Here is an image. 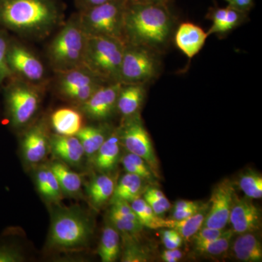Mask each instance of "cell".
Instances as JSON below:
<instances>
[{"label":"cell","mask_w":262,"mask_h":262,"mask_svg":"<svg viewBox=\"0 0 262 262\" xmlns=\"http://www.w3.org/2000/svg\"><path fill=\"white\" fill-rule=\"evenodd\" d=\"M56 87L65 99L83 103L103 84H106L84 67L56 73Z\"/></svg>","instance_id":"10"},{"label":"cell","mask_w":262,"mask_h":262,"mask_svg":"<svg viewBox=\"0 0 262 262\" xmlns=\"http://www.w3.org/2000/svg\"><path fill=\"white\" fill-rule=\"evenodd\" d=\"M49 144L53 155L70 165H79L85 155L83 147L76 136L53 134L50 136Z\"/></svg>","instance_id":"18"},{"label":"cell","mask_w":262,"mask_h":262,"mask_svg":"<svg viewBox=\"0 0 262 262\" xmlns=\"http://www.w3.org/2000/svg\"><path fill=\"white\" fill-rule=\"evenodd\" d=\"M51 122L56 134L73 136L83 127V115L80 110L73 108H61L52 114Z\"/></svg>","instance_id":"20"},{"label":"cell","mask_w":262,"mask_h":262,"mask_svg":"<svg viewBox=\"0 0 262 262\" xmlns=\"http://www.w3.org/2000/svg\"><path fill=\"white\" fill-rule=\"evenodd\" d=\"M238 186L241 190L249 199H260L262 196V177L261 174L248 170L239 177Z\"/></svg>","instance_id":"33"},{"label":"cell","mask_w":262,"mask_h":262,"mask_svg":"<svg viewBox=\"0 0 262 262\" xmlns=\"http://www.w3.org/2000/svg\"><path fill=\"white\" fill-rule=\"evenodd\" d=\"M144 199L149 205L153 211L159 216L171 208V204L168 198L160 189L155 187H146L144 193Z\"/></svg>","instance_id":"34"},{"label":"cell","mask_w":262,"mask_h":262,"mask_svg":"<svg viewBox=\"0 0 262 262\" xmlns=\"http://www.w3.org/2000/svg\"><path fill=\"white\" fill-rule=\"evenodd\" d=\"M8 63L13 76L37 85L48 83L44 63L34 52L15 38L10 39Z\"/></svg>","instance_id":"11"},{"label":"cell","mask_w":262,"mask_h":262,"mask_svg":"<svg viewBox=\"0 0 262 262\" xmlns=\"http://www.w3.org/2000/svg\"><path fill=\"white\" fill-rule=\"evenodd\" d=\"M118 130L121 145L125 146L128 152L145 160L157 179H160L159 161L140 113L124 118Z\"/></svg>","instance_id":"9"},{"label":"cell","mask_w":262,"mask_h":262,"mask_svg":"<svg viewBox=\"0 0 262 262\" xmlns=\"http://www.w3.org/2000/svg\"><path fill=\"white\" fill-rule=\"evenodd\" d=\"M162 55L143 46L125 44L120 67L121 84H149L159 77Z\"/></svg>","instance_id":"8"},{"label":"cell","mask_w":262,"mask_h":262,"mask_svg":"<svg viewBox=\"0 0 262 262\" xmlns=\"http://www.w3.org/2000/svg\"><path fill=\"white\" fill-rule=\"evenodd\" d=\"M235 188L230 179L219 183L208 202V211L203 227L224 229L229 223V214L235 196Z\"/></svg>","instance_id":"12"},{"label":"cell","mask_w":262,"mask_h":262,"mask_svg":"<svg viewBox=\"0 0 262 262\" xmlns=\"http://www.w3.org/2000/svg\"><path fill=\"white\" fill-rule=\"evenodd\" d=\"M149 258L148 251L139 246L135 239H125L121 261L145 262L149 261Z\"/></svg>","instance_id":"37"},{"label":"cell","mask_w":262,"mask_h":262,"mask_svg":"<svg viewBox=\"0 0 262 262\" xmlns=\"http://www.w3.org/2000/svg\"><path fill=\"white\" fill-rule=\"evenodd\" d=\"M48 167L58 179L62 192L70 195L80 192L82 179L78 173L71 170L62 162H53Z\"/></svg>","instance_id":"28"},{"label":"cell","mask_w":262,"mask_h":262,"mask_svg":"<svg viewBox=\"0 0 262 262\" xmlns=\"http://www.w3.org/2000/svg\"><path fill=\"white\" fill-rule=\"evenodd\" d=\"M145 181L136 174H124L115 186L111 201L123 200L130 203L137 198H141L146 189Z\"/></svg>","instance_id":"24"},{"label":"cell","mask_w":262,"mask_h":262,"mask_svg":"<svg viewBox=\"0 0 262 262\" xmlns=\"http://www.w3.org/2000/svg\"><path fill=\"white\" fill-rule=\"evenodd\" d=\"M232 253L239 261L261 262L262 244L256 232L239 234L232 246Z\"/></svg>","instance_id":"22"},{"label":"cell","mask_w":262,"mask_h":262,"mask_svg":"<svg viewBox=\"0 0 262 262\" xmlns=\"http://www.w3.org/2000/svg\"><path fill=\"white\" fill-rule=\"evenodd\" d=\"M173 0H127L130 4H165L171 5Z\"/></svg>","instance_id":"45"},{"label":"cell","mask_w":262,"mask_h":262,"mask_svg":"<svg viewBox=\"0 0 262 262\" xmlns=\"http://www.w3.org/2000/svg\"><path fill=\"white\" fill-rule=\"evenodd\" d=\"M108 218L110 222L125 239L137 238L144 226L131 207L130 203L123 200L112 202Z\"/></svg>","instance_id":"16"},{"label":"cell","mask_w":262,"mask_h":262,"mask_svg":"<svg viewBox=\"0 0 262 262\" xmlns=\"http://www.w3.org/2000/svg\"><path fill=\"white\" fill-rule=\"evenodd\" d=\"M98 253L103 262L117 261L120 253V234L112 224L105 226Z\"/></svg>","instance_id":"26"},{"label":"cell","mask_w":262,"mask_h":262,"mask_svg":"<svg viewBox=\"0 0 262 262\" xmlns=\"http://www.w3.org/2000/svg\"><path fill=\"white\" fill-rule=\"evenodd\" d=\"M208 204H205L196 213L182 220H165V228L175 229L183 239H190L204 224Z\"/></svg>","instance_id":"25"},{"label":"cell","mask_w":262,"mask_h":262,"mask_svg":"<svg viewBox=\"0 0 262 262\" xmlns=\"http://www.w3.org/2000/svg\"><path fill=\"white\" fill-rule=\"evenodd\" d=\"M229 222L234 233L256 232L261 229V212L251 199L239 198L236 194L229 214Z\"/></svg>","instance_id":"14"},{"label":"cell","mask_w":262,"mask_h":262,"mask_svg":"<svg viewBox=\"0 0 262 262\" xmlns=\"http://www.w3.org/2000/svg\"><path fill=\"white\" fill-rule=\"evenodd\" d=\"M229 5L239 11L248 13L254 7V0H234L232 4Z\"/></svg>","instance_id":"43"},{"label":"cell","mask_w":262,"mask_h":262,"mask_svg":"<svg viewBox=\"0 0 262 262\" xmlns=\"http://www.w3.org/2000/svg\"><path fill=\"white\" fill-rule=\"evenodd\" d=\"M87 39L76 13L65 20L48 45L47 56L53 72L60 73L83 67Z\"/></svg>","instance_id":"3"},{"label":"cell","mask_w":262,"mask_h":262,"mask_svg":"<svg viewBox=\"0 0 262 262\" xmlns=\"http://www.w3.org/2000/svg\"><path fill=\"white\" fill-rule=\"evenodd\" d=\"M208 34L201 27L191 22H184L177 27L173 40L177 47L192 59L204 46Z\"/></svg>","instance_id":"17"},{"label":"cell","mask_w":262,"mask_h":262,"mask_svg":"<svg viewBox=\"0 0 262 262\" xmlns=\"http://www.w3.org/2000/svg\"><path fill=\"white\" fill-rule=\"evenodd\" d=\"M225 229H220L211 228V227H202L194 235L192 236L193 244H202V243L209 242L219 238L225 232Z\"/></svg>","instance_id":"38"},{"label":"cell","mask_w":262,"mask_h":262,"mask_svg":"<svg viewBox=\"0 0 262 262\" xmlns=\"http://www.w3.org/2000/svg\"><path fill=\"white\" fill-rule=\"evenodd\" d=\"M122 166L127 173L136 174L144 179L147 184L154 183L155 177L147 163L138 155L127 152L121 159Z\"/></svg>","instance_id":"32"},{"label":"cell","mask_w":262,"mask_h":262,"mask_svg":"<svg viewBox=\"0 0 262 262\" xmlns=\"http://www.w3.org/2000/svg\"><path fill=\"white\" fill-rule=\"evenodd\" d=\"M45 88L14 76L7 81L4 89L5 108L12 126L22 129L30 125L40 106Z\"/></svg>","instance_id":"5"},{"label":"cell","mask_w":262,"mask_h":262,"mask_svg":"<svg viewBox=\"0 0 262 262\" xmlns=\"http://www.w3.org/2000/svg\"><path fill=\"white\" fill-rule=\"evenodd\" d=\"M248 19V13L232 8L230 5H227V13L225 19L217 29L215 34L223 37L229 34L234 29L237 28L239 26L242 25Z\"/></svg>","instance_id":"35"},{"label":"cell","mask_w":262,"mask_h":262,"mask_svg":"<svg viewBox=\"0 0 262 262\" xmlns=\"http://www.w3.org/2000/svg\"><path fill=\"white\" fill-rule=\"evenodd\" d=\"M49 140L46 124L43 120L29 126L21 141L24 160L32 165L42 162L47 155Z\"/></svg>","instance_id":"15"},{"label":"cell","mask_w":262,"mask_h":262,"mask_svg":"<svg viewBox=\"0 0 262 262\" xmlns=\"http://www.w3.org/2000/svg\"><path fill=\"white\" fill-rule=\"evenodd\" d=\"M58 0H0V29L29 40H43L64 24Z\"/></svg>","instance_id":"1"},{"label":"cell","mask_w":262,"mask_h":262,"mask_svg":"<svg viewBox=\"0 0 262 262\" xmlns=\"http://www.w3.org/2000/svg\"><path fill=\"white\" fill-rule=\"evenodd\" d=\"M130 205L144 227L152 229L165 228V219L157 215L144 198H137L130 202Z\"/></svg>","instance_id":"30"},{"label":"cell","mask_w":262,"mask_h":262,"mask_svg":"<svg viewBox=\"0 0 262 262\" xmlns=\"http://www.w3.org/2000/svg\"><path fill=\"white\" fill-rule=\"evenodd\" d=\"M11 37L4 29H0V85L13 77L8 63V52Z\"/></svg>","instance_id":"36"},{"label":"cell","mask_w":262,"mask_h":262,"mask_svg":"<svg viewBox=\"0 0 262 262\" xmlns=\"http://www.w3.org/2000/svg\"><path fill=\"white\" fill-rule=\"evenodd\" d=\"M234 234V232L232 229L226 230L225 233L219 238L209 242L194 244V250L196 253L203 256H211V257L222 256L228 251Z\"/></svg>","instance_id":"31"},{"label":"cell","mask_w":262,"mask_h":262,"mask_svg":"<svg viewBox=\"0 0 262 262\" xmlns=\"http://www.w3.org/2000/svg\"><path fill=\"white\" fill-rule=\"evenodd\" d=\"M183 253L178 248L166 249L161 254V258L165 262H177L182 259Z\"/></svg>","instance_id":"41"},{"label":"cell","mask_w":262,"mask_h":262,"mask_svg":"<svg viewBox=\"0 0 262 262\" xmlns=\"http://www.w3.org/2000/svg\"><path fill=\"white\" fill-rule=\"evenodd\" d=\"M146 95L145 84H122L117 97V111L122 119L140 113Z\"/></svg>","instance_id":"19"},{"label":"cell","mask_w":262,"mask_h":262,"mask_svg":"<svg viewBox=\"0 0 262 262\" xmlns=\"http://www.w3.org/2000/svg\"><path fill=\"white\" fill-rule=\"evenodd\" d=\"M203 203L201 202L192 201H177L173 206V211H179V210L187 209V208H193V207L201 206Z\"/></svg>","instance_id":"44"},{"label":"cell","mask_w":262,"mask_h":262,"mask_svg":"<svg viewBox=\"0 0 262 262\" xmlns=\"http://www.w3.org/2000/svg\"><path fill=\"white\" fill-rule=\"evenodd\" d=\"M127 5V0H110L77 11L84 34L88 37L113 38L125 44V18Z\"/></svg>","instance_id":"4"},{"label":"cell","mask_w":262,"mask_h":262,"mask_svg":"<svg viewBox=\"0 0 262 262\" xmlns=\"http://www.w3.org/2000/svg\"><path fill=\"white\" fill-rule=\"evenodd\" d=\"M120 136L118 127L113 129L102 145L95 155L96 168L102 172H110L116 168L120 155Z\"/></svg>","instance_id":"21"},{"label":"cell","mask_w":262,"mask_h":262,"mask_svg":"<svg viewBox=\"0 0 262 262\" xmlns=\"http://www.w3.org/2000/svg\"><path fill=\"white\" fill-rule=\"evenodd\" d=\"M204 205H202L201 206L187 208V209L179 210V211H173L171 219L173 220H184V219H187L188 217L196 213L201 208H203Z\"/></svg>","instance_id":"40"},{"label":"cell","mask_w":262,"mask_h":262,"mask_svg":"<svg viewBox=\"0 0 262 262\" xmlns=\"http://www.w3.org/2000/svg\"><path fill=\"white\" fill-rule=\"evenodd\" d=\"M171 5L130 4L125 18V44L165 54L173 40L177 19Z\"/></svg>","instance_id":"2"},{"label":"cell","mask_w":262,"mask_h":262,"mask_svg":"<svg viewBox=\"0 0 262 262\" xmlns=\"http://www.w3.org/2000/svg\"><path fill=\"white\" fill-rule=\"evenodd\" d=\"M92 225L83 212L66 208L55 212L52 219L49 243L55 248L72 249L89 242Z\"/></svg>","instance_id":"7"},{"label":"cell","mask_w":262,"mask_h":262,"mask_svg":"<svg viewBox=\"0 0 262 262\" xmlns=\"http://www.w3.org/2000/svg\"><path fill=\"white\" fill-rule=\"evenodd\" d=\"M110 0H75V4L78 11H82L97 5L107 3Z\"/></svg>","instance_id":"42"},{"label":"cell","mask_w":262,"mask_h":262,"mask_svg":"<svg viewBox=\"0 0 262 262\" xmlns=\"http://www.w3.org/2000/svg\"><path fill=\"white\" fill-rule=\"evenodd\" d=\"M125 45L106 37H88L83 67L106 83L120 82Z\"/></svg>","instance_id":"6"},{"label":"cell","mask_w":262,"mask_h":262,"mask_svg":"<svg viewBox=\"0 0 262 262\" xmlns=\"http://www.w3.org/2000/svg\"><path fill=\"white\" fill-rule=\"evenodd\" d=\"M120 82L103 84L80 105L82 115L95 121H106L117 111V101L121 89Z\"/></svg>","instance_id":"13"},{"label":"cell","mask_w":262,"mask_h":262,"mask_svg":"<svg viewBox=\"0 0 262 262\" xmlns=\"http://www.w3.org/2000/svg\"><path fill=\"white\" fill-rule=\"evenodd\" d=\"M113 130V129L107 124L86 126L83 125L76 136L78 138L83 147L84 154L91 158L95 156Z\"/></svg>","instance_id":"23"},{"label":"cell","mask_w":262,"mask_h":262,"mask_svg":"<svg viewBox=\"0 0 262 262\" xmlns=\"http://www.w3.org/2000/svg\"><path fill=\"white\" fill-rule=\"evenodd\" d=\"M38 191L43 198L49 201H58L61 199V186L55 174L49 167H43L37 170L35 175Z\"/></svg>","instance_id":"29"},{"label":"cell","mask_w":262,"mask_h":262,"mask_svg":"<svg viewBox=\"0 0 262 262\" xmlns=\"http://www.w3.org/2000/svg\"><path fill=\"white\" fill-rule=\"evenodd\" d=\"M225 1L227 2L228 3V5L232 4V3L234 1V0H225Z\"/></svg>","instance_id":"46"},{"label":"cell","mask_w":262,"mask_h":262,"mask_svg":"<svg viewBox=\"0 0 262 262\" xmlns=\"http://www.w3.org/2000/svg\"><path fill=\"white\" fill-rule=\"evenodd\" d=\"M115 181L108 174L96 176L90 182L88 192L91 203L96 207H101L111 200L115 191Z\"/></svg>","instance_id":"27"},{"label":"cell","mask_w":262,"mask_h":262,"mask_svg":"<svg viewBox=\"0 0 262 262\" xmlns=\"http://www.w3.org/2000/svg\"><path fill=\"white\" fill-rule=\"evenodd\" d=\"M24 258L18 251L8 246H0V262H19Z\"/></svg>","instance_id":"39"}]
</instances>
